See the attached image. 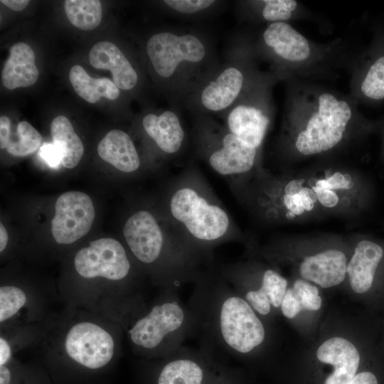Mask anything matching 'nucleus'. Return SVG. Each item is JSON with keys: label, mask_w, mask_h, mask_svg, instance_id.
Wrapping results in <instances>:
<instances>
[{"label": "nucleus", "mask_w": 384, "mask_h": 384, "mask_svg": "<svg viewBox=\"0 0 384 384\" xmlns=\"http://www.w3.org/2000/svg\"><path fill=\"white\" fill-rule=\"evenodd\" d=\"M65 11L69 21L83 31L97 28L102 17V5L97 0H66Z\"/></svg>", "instance_id": "23"}, {"label": "nucleus", "mask_w": 384, "mask_h": 384, "mask_svg": "<svg viewBox=\"0 0 384 384\" xmlns=\"http://www.w3.org/2000/svg\"><path fill=\"white\" fill-rule=\"evenodd\" d=\"M89 61L96 69L110 70L112 81L119 89L129 90L137 83V72L122 50L112 42L95 44L89 53Z\"/></svg>", "instance_id": "13"}, {"label": "nucleus", "mask_w": 384, "mask_h": 384, "mask_svg": "<svg viewBox=\"0 0 384 384\" xmlns=\"http://www.w3.org/2000/svg\"><path fill=\"white\" fill-rule=\"evenodd\" d=\"M302 309L318 310L321 306V298L316 287L303 279H297L292 287Z\"/></svg>", "instance_id": "30"}, {"label": "nucleus", "mask_w": 384, "mask_h": 384, "mask_svg": "<svg viewBox=\"0 0 384 384\" xmlns=\"http://www.w3.org/2000/svg\"><path fill=\"white\" fill-rule=\"evenodd\" d=\"M301 276L318 284L322 288L337 285L345 279L347 272L345 254L337 250H327L305 257L299 267Z\"/></svg>", "instance_id": "12"}, {"label": "nucleus", "mask_w": 384, "mask_h": 384, "mask_svg": "<svg viewBox=\"0 0 384 384\" xmlns=\"http://www.w3.org/2000/svg\"><path fill=\"white\" fill-rule=\"evenodd\" d=\"M97 153L105 161L124 173L134 172L140 165L132 139L119 129H112L105 134L97 146Z\"/></svg>", "instance_id": "19"}, {"label": "nucleus", "mask_w": 384, "mask_h": 384, "mask_svg": "<svg viewBox=\"0 0 384 384\" xmlns=\"http://www.w3.org/2000/svg\"><path fill=\"white\" fill-rule=\"evenodd\" d=\"M94 218L93 203L86 193H63L55 205V215L51 222L53 237L59 244H71L89 232Z\"/></svg>", "instance_id": "7"}, {"label": "nucleus", "mask_w": 384, "mask_h": 384, "mask_svg": "<svg viewBox=\"0 0 384 384\" xmlns=\"http://www.w3.org/2000/svg\"><path fill=\"white\" fill-rule=\"evenodd\" d=\"M244 83L242 73L235 67L224 69L202 90L203 106L213 112L222 111L230 106L241 92Z\"/></svg>", "instance_id": "18"}, {"label": "nucleus", "mask_w": 384, "mask_h": 384, "mask_svg": "<svg viewBox=\"0 0 384 384\" xmlns=\"http://www.w3.org/2000/svg\"><path fill=\"white\" fill-rule=\"evenodd\" d=\"M263 40L276 55L289 62H303L311 55L308 40L286 22L271 23L263 33Z\"/></svg>", "instance_id": "14"}, {"label": "nucleus", "mask_w": 384, "mask_h": 384, "mask_svg": "<svg viewBox=\"0 0 384 384\" xmlns=\"http://www.w3.org/2000/svg\"><path fill=\"white\" fill-rule=\"evenodd\" d=\"M24 292L15 286L0 288V321H5L14 316L26 303Z\"/></svg>", "instance_id": "27"}, {"label": "nucleus", "mask_w": 384, "mask_h": 384, "mask_svg": "<svg viewBox=\"0 0 384 384\" xmlns=\"http://www.w3.org/2000/svg\"><path fill=\"white\" fill-rule=\"evenodd\" d=\"M351 117L352 110L346 101L329 92L321 93L297 134V150L310 156L333 149L341 141Z\"/></svg>", "instance_id": "1"}, {"label": "nucleus", "mask_w": 384, "mask_h": 384, "mask_svg": "<svg viewBox=\"0 0 384 384\" xmlns=\"http://www.w3.org/2000/svg\"><path fill=\"white\" fill-rule=\"evenodd\" d=\"M39 77L35 64V53L26 43L18 42L9 49V55L1 73L4 86L9 90L26 87L34 85Z\"/></svg>", "instance_id": "15"}, {"label": "nucleus", "mask_w": 384, "mask_h": 384, "mask_svg": "<svg viewBox=\"0 0 384 384\" xmlns=\"http://www.w3.org/2000/svg\"><path fill=\"white\" fill-rule=\"evenodd\" d=\"M361 91L368 99H384V54L370 63L361 82Z\"/></svg>", "instance_id": "26"}, {"label": "nucleus", "mask_w": 384, "mask_h": 384, "mask_svg": "<svg viewBox=\"0 0 384 384\" xmlns=\"http://www.w3.org/2000/svg\"><path fill=\"white\" fill-rule=\"evenodd\" d=\"M263 4L262 17L272 23L285 22L289 19L297 6L293 0H266Z\"/></svg>", "instance_id": "29"}, {"label": "nucleus", "mask_w": 384, "mask_h": 384, "mask_svg": "<svg viewBox=\"0 0 384 384\" xmlns=\"http://www.w3.org/2000/svg\"><path fill=\"white\" fill-rule=\"evenodd\" d=\"M316 185L330 190H348L353 186L351 177L348 174L336 172L326 178L319 179Z\"/></svg>", "instance_id": "32"}, {"label": "nucleus", "mask_w": 384, "mask_h": 384, "mask_svg": "<svg viewBox=\"0 0 384 384\" xmlns=\"http://www.w3.org/2000/svg\"><path fill=\"white\" fill-rule=\"evenodd\" d=\"M123 235L131 251L139 261L151 263L159 257L164 236L149 212L142 210L132 214L124 224Z\"/></svg>", "instance_id": "9"}, {"label": "nucleus", "mask_w": 384, "mask_h": 384, "mask_svg": "<svg viewBox=\"0 0 384 384\" xmlns=\"http://www.w3.org/2000/svg\"><path fill=\"white\" fill-rule=\"evenodd\" d=\"M245 298L250 305L260 314L266 315L270 311L271 303L260 288L256 291L248 292Z\"/></svg>", "instance_id": "33"}, {"label": "nucleus", "mask_w": 384, "mask_h": 384, "mask_svg": "<svg viewBox=\"0 0 384 384\" xmlns=\"http://www.w3.org/2000/svg\"><path fill=\"white\" fill-rule=\"evenodd\" d=\"M202 379V369L196 362L178 359L163 368L158 384H201Z\"/></svg>", "instance_id": "24"}, {"label": "nucleus", "mask_w": 384, "mask_h": 384, "mask_svg": "<svg viewBox=\"0 0 384 384\" xmlns=\"http://www.w3.org/2000/svg\"><path fill=\"white\" fill-rule=\"evenodd\" d=\"M304 181L301 179H295L289 181L284 187V194L294 195L299 193L302 188V183Z\"/></svg>", "instance_id": "43"}, {"label": "nucleus", "mask_w": 384, "mask_h": 384, "mask_svg": "<svg viewBox=\"0 0 384 384\" xmlns=\"http://www.w3.org/2000/svg\"><path fill=\"white\" fill-rule=\"evenodd\" d=\"M302 201L305 211H311L314 207V203L317 201L316 195L312 188L302 187L300 191Z\"/></svg>", "instance_id": "39"}, {"label": "nucleus", "mask_w": 384, "mask_h": 384, "mask_svg": "<svg viewBox=\"0 0 384 384\" xmlns=\"http://www.w3.org/2000/svg\"><path fill=\"white\" fill-rule=\"evenodd\" d=\"M282 203L287 210V217L288 218H294L296 215H300L305 211L300 191L294 195L284 194L282 197Z\"/></svg>", "instance_id": "35"}, {"label": "nucleus", "mask_w": 384, "mask_h": 384, "mask_svg": "<svg viewBox=\"0 0 384 384\" xmlns=\"http://www.w3.org/2000/svg\"><path fill=\"white\" fill-rule=\"evenodd\" d=\"M257 149L228 132L223 137L221 146L210 155L209 164L221 175L244 174L253 167Z\"/></svg>", "instance_id": "11"}, {"label": "nucleus", "mask_w": 384, "mask_h": 384, "mask_svg": "<svg viewBox=\"0 0 384 384\" xmlns=\"http://www.w3.org/2000/svg\"><path fill=\"white\" fill-rule=\"evenodd\" d=\"M312 190L315 192L319 202L324 207L334 208L338 204V196L334 191L317 185L314 186Z\"/></svg>", "instance_id": "36"}, {"label": "nucleus", "mask_w": 384, "mask_h": 384, "mask_svg": "<svg viewBox=\"0 0 384 384\" xmlns=\"http://www.w3.org/2000/svg\"><path fill=\"white\" fill-rule=\"evenodd\" d=\"M69 80L75 92L91 104L96 103L102 97L114 100L119 95V90L113 81L107 78H93L79 65L70 68Z\"/></svg>", "instance_id": "22"}, {"label": "nucleus", "mask_w": 384, "mask_h": 384, "mask_svg": "<svg viewBox=\"0 0 384 384\" xmlns=\"http://www.w3.org/2000/svg\"><path fill=\"white\" fill-rule=\"evenodd\" d=\"M220 326L225 342L242 353L261 344L265 336L264 326L250 305L239 297H230L223 302Z\"/></svg>", "instance_id": "4"}, {"label": "nucleus", "mask_w": 384, "mask_h": 384, "mask_svg": "<svg viewBox=\"0 0 384 384\" xmlns=\"http://www.w3.org/2000/svg\"><path fill=\"white\" fill-rule=\"evenodd\" d=\"M41 158L52 168L61 164V156L58 149L53 144L44 143L40 149Z\"/></svg>", "instance_id": "37"}, {"label": "nucleus", "mask_w": 384, "mask_h": 384, "mask_svg": "<svg viewBox=\"0 0 384 384\" xmlns=\"http://www.w3.org/2000/svg\"><path fill=\"white\" fill-rule=\"evenodd\" d=\"M50 134L54 146L61 156V164L67 169H73L80 162L83 153V144L75 133L70 120L59 115L50 124Z\"/></svg>", "instance_id": "21"}, {"label": "nucleus", "mask_w": 384, "mask_h": 384, "mask_svg": "<svg viewBox=\"0 0 384 384\" xmlns=\"http://www.w3.org/2000/svg\"><path fill=\"white\" fill-rule=\"evenodd\" d=\"M317 358L334 366L325 384H348L356 375L360 355L349 341L334 337L324 342L316 352Z\"/></svg>", "instance_id": "10"}, {"label": "nucleus", "mask_w": 384, "mask_h": 384, "mask_svg": "<svg viewBox=\"0 0 384 384\" xmlns=\"http://www.w3.org/2000/svg\"><path fill=\"white\" fill-rule=\"evenodd\" d=\"M30 1L28 0H1V3L14 11L23 10Z\"/></svg>", "instance_id": "42"}, {"label": "nucleus", "mask_w": 384, "mask_h": 384, "mask_svg": "<svg viewBox=\"0 0 384 384\" xmlns=\"http://www.w3.org/2000/svg\"><path fill=\"white\" fill-rule=\"evenodd\" d=\"M269 122L268 116L260 108L245 104L235 107L227 118L229 132L256 149L262 143Z\"/></svg>", "instance_id": "17"}, {"label": "nucleus", "mask_w": 384, "mask_h": 384, "mask_svg": "<svg viewBox=\"0 0 384 384\" xmlns=\"http://www.w3.org/2000/svg\"><path fill=\"white\" fill-rule=\"evenodd\" d=\"M383 256V250L378 243L368 240L358 242L347 265L350 284L355 292L362 294L370 289Z\"/></svg>", "instance_id": "16"}, {"label": "nucleus", "mask_w": 384, "mask_h": 384, "mask_svg": "<svg viewBox=\"0 0 384 384\" xmlns=\"http://www.w3.org/2000/svg\"><path fill=\"white\" fill-rule=\"evenodd\" d=\"M9 235L5 227L0 224V251L3 252L6 247Z\"/></svg>", "instance_id": "44"}, {"label": "nucleus", "mask_w": 384, "mask_h": 384, "mask_svg": "<svg viewBox=\"0 0 384 384\" xmlns=\"http://www.w3.org/2000/svg\"><path fill=\"white\" fill-rule=\"evenodd\" d=\"M41 134L28 122L21 121L16 126V134L11 133L6 151L14 156H25L35 152L41 145Z\"/></svg>", "instance_id": "25"}, {"label": "nucleus", "mask_w": 384, "mask_h": 384, "mask_svg": "<svg viewBox=\"0 0 384 384\" xmlns=\"http://www.w3.org/2000/svg\"><path fill=\"white\" fill-rule=\"evenodd\" d=\"M281 309L284 316L289 319L294 318L302 310L292 287L287 289L281 304Z\"/></svg>", "instance_id": "34"}, {"label": "nucleus", "mask_w": 384, "mask_h": 384, "mask_svg": "<svg viewBox=\"0 0 384 384\" xmlns=\"http://www.w3.org/2000/svg\"><path fill=\"white\" fill-rule=\"evenodd\" d=\"M77 272L85 278L103 277L120 280L129 273L130 264L121 243L106 238L92 241L80 250L74 260Z\"/></svg>", "instance_id": "6"}, {"label": "nucleus", "mask_w": 384, "mask_h": 384, "mask_svg": "<svg viewBox=\"0 0 384 384\" xmlns=\"http://www.w3.org/2000/svg\"><path fill=\"white\" fill-rule=\"evenodd\" d=\"M164 2L171 9L186 14L199 12L212 6V0H166Z\"/></svg>", "instance_id": "31"}, {"label": "nucleus", "mask_w": 384, "mask_h": 384, "mask_svg": "<svg viewBox=\"0 0 384 384\" xmlns=\"http://www.w3.org/2000/svg\"><path fill=\"white\" fill-rule=\"evenodd\" d=\"M146 50L155 71L164 78L174 75L181 63H198L206 55V48L197 36L168 31L151 36Z\"/></svg>", "instance_id": "3"}, {"label": "nucleus", "mask_w": 384, "mask_h": 384, "mask_svg": "<svg viewBox=\"0 0 384 384\" xmlns=\"http://www.w3.org/2000/svg\"><path fill=\"white\" fill-rule=\"evenodd\" d=\"M64 344L70 359L91 370L103 368L114 355V342L111 334L89 321L74 324L68 331Z\"/></svg>", "instance_id": "5"}, {"label": "nucleus", "mask_w": 384, "mask_h": 384, "mask_svg": "<svg viewBox=\"0 0 384 384\" xmlns=\"http://www.w3.org/2000/svg\"><path fill=\"white\" fill-rule=\"evenodd\" d=\"M287 282L273 270L265 272L260 289L268 297L271 304L279 307L287 291Z\"/></svg>", "instance_id": "28"}, {"label": "nucleus", "mask_w": 384, "mask_h": 384, "mask_svg": "<svg viewBox=\"0 0 384 384\" xmlns=\"http://www.w3.org/2000/svg\"><path fill=\"white\" fill-rule=\"evenodd\" d=\"M11 356V349L9 342L2 336L0 338V366L6 365Z\"/></svg>", "instance_id": "41"}, {"label": "nucleus", "mask_w": 384, "mask_h": 384, "mask_svg": "<svg viewBox=\"0 0 384 384\" xmlns=\"http://www.w3.org/2000/svg\"><path fill=\"white\" fill-rule=\"evenodd\" d=\"M11 136V122L6 116L0 117V147L6 149Z\"/></svg>", "instance_id": "38"}, {"label": "nucleus", "mask_w": 384, "mask_h": 384, "mask_svg": "<svg viewBox=\"0 0 384 384\" xmlns=\"http://www.w3.org/2000/svg\"><path fill=\"white\" fill-rule=\"evenodd\" d=\"M184 317L182 308L176 302L156 305L129 331L130 338L137 346L147 349L154 348L168 334L182 326Z\"/></svg>", "instance_id": "8"}, {"label": "nucleus", "mask_w": 384, "mask_h": 384, "mask_svg": "<svg viewBox=\"0 0 384 384\" xmlns=\"http://www.w3.org/2000/svg\"><path fill=\"white\" fill-rule=\"evenodd\" d=\"M142 124L146 132L163 151L175 154L181 149L184 131L174 112L166 110L159 115L148 114L143 118Z\"/></svg>", "instance_id": "20"}, {"label": "nucleus", "mask_w": 384, "mask_h": 384, "mask_svg": "<svg viewBox=\"0 0 384 384\" xmlns=\"http://www.w3.org/2000/svg\"><path fill=\"white\" fill-rule=\"evenodd\" d=\"M170 210L173 217L200 240H216L225 235L230 228L226 211L210 203L190 187H181L174 193Z\"/></svg>", "instance_id": "2"}, {"label": "nucleus", "mask_w": 384, "mask_h": 384, "mask_svg": "<svg viewBox=\"0 0 384 384\" xmlns=\"http://www.w3.org/2000/svg\"><path fill=\"white\" fill-rule=\"evenodd\" d=\"M348 384H378L376 377L370 372H362L354 376Z\"/></svg>", "instance_id": "40"}]
</instances>
